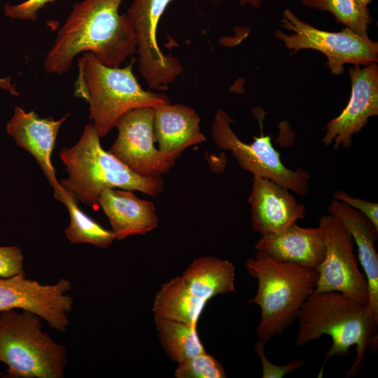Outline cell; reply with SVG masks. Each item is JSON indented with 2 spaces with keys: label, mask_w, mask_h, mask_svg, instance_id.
<instances>
[{
  "label": "cell",
  "mask_w": 378,
  "mask_h": 378,
  "mask_svg": "<svg viewBox=\"0 0 378 378\" xmlns=\"http://www.w3.org/2000/svg\"><path fill=\"white\" fill-rule=\"evenodd\" d=\"M172 1L133 0L126 14L136 36L139 71L148 87L157 91L167 90L183 70L176 57L163 53L157 40L159 21Z\"/></svg>",
  "instance_id": "obj_10"
},
{
  "label": "cell",
  "mask_w": 378,
  "mask_h": 378,
  "mask_svg": "<svg viewBox=\"0 0 378 378\" xmlns=\"http://www.w3.org/2000/svg\"><path fill=\"white\" fill-rule=\"evenodd\" d=\"M176 378H225L221 363L204 351L178 363L174 372Z\"/></svg>",
  "instance_id": "obj_25"
},
{
  "label": "cell",
  "mask_w": 378,
  "mask_h": 378,
  "mask_svg": "<svg viewBox=\"0 0 378 378\" xmlns=\"http://www.w3.org/2000/svg\"><path fill=\"white\" fill-rule=\"evenodd\" d=\"M42 319L24 310L0 313V362L8 378H63L66 347L43 330Z\"/></svg>",
  "instance_id": "obj_6"
},
{
  "label": "cell",
  "mask_w": 378,
  "mask_h": 378,
  "mask_svg": "<svg viewBox=\"0 0 378 378\" xmlns=\"http://www.w3.org/2000/svg\"><path fill=\"white\" fill-rule=\"evenodd\" d=\"M246 268L258 281L250 303L259 306L261 316L255 333L265 344L297 319L304 302L314 293L318 271L300 265L275 260L262 251L246 260Z\"/></svg>",
  "instance_id": "obj_5"
},
{
  "label": "cell",
  "mask_w": 378,
  "mask_h": 378,
  "mask_svg": "<svg viewBox=\"0 0 378 378\" xmlns=\"http://www.w3.org/2000/svg\"><path fill=\"white\" fill-rule=\"evenodd\" d=\"M265 343L259 340L254 348L261 361L262 378H282L305 363V360L293 359L284 365L273 364L265 354Z\"/></svg>",
  "instance_id": "obj_26"
},
{
  "label": "cell",
  "mask_w": 378,
  "mask_h": 378,
  "mask_svg": "<svg viewBox=\"0 0 378 378\" xmlns=\"http://www.w3.org/2000/svg\"><path fill=\"white\" fill-rule=\"evenodd\" d=\"M251 181L248 198L251 223L261 236L279 233L304 217V204L288 189L259 176H253Z\"/></svg>",
  "instance_id": "obj_15"
},
{
  "label": "cell",
  "mask_w": 378,
  "mask_h": 378,
  "mask_svg": "<svg viewBox=\"0 0 378 378\" xmlns=\"http://www.w3.org/2000/svg\"><path fill=\"white\" fill-rule=\"evenodd\" d=\"M301 4L311 9L328 11L337 21L362 36H368L372 21L368 7L356 0H302Z\"/></svg>",
  "instance_id": "obj_24"
},
{
  "label": "cell",
  "mask_w": 378,
  "mask_h": 378,
  "mask_svg": "<svg viewBox=\"0 0 378 378\" xmlns=\"http://www.w3.org/2000/svg\"><path fill=\"white\" fill-rule=\"evenodd\" d=\"M328 211L349 231L357 246L368 284V305L378 321V255L374 246L378 228L361 212L335 199L328 204Z\"/></svg>",
  "instance_id": "obj_18"
},
{
  "label": "cell",
  "mask_w": 378,
  "mask_h": 378,
  "mask_svg": "<svg viewBox=\"0 0 378 378\" xmlns=\"http://www.w3.org/2000/svg\"><path fill=\"white\" fill-rule=\"evenodd\" d=\"M239 2L241 6H249L253 8H258L262 0H239Z\"/></svg>",
  "instance_id": "obj_30"
},
{
  "label": "cell",
  "mask_w": 378,
  "mask_h": 378,
  "mask_svg": "<svg viewBox=\"0 0 378 378\" xmlns=\"http://www.w3.org/2000/svg\"><path fill=\"white\" fill-rule=\"evenodd\" d=\"M118 136L108 150L136 174L161 176L174 166L177 155L164 154L155 146L154 108L131 110L116 122Z\"/></svg>",
  "instance_id": "obj_11"
},
{
  "label": "cell",
  "mask_w": 378,
  "mask_h": 378,
  "mask_svg": "<svg viewBox=\"0 0 378 378\" xmlns=\"http://www.w3.org/2000/svg\"><path fill=\"white\" fill-rule=\"evenodd\" d=\"M99 204L110 222L115 239L144 235L158 226L154 204L139 198L130 190L104 189L100 193Z\"/></svg>",
  "instance_id": "obj_16"
},
{
  "label": "cell",
  "mask_w": 378,
  "mask_h": 378,
  "mask_svg": "<svg viewBox=\"0 0 378 378\" xmlns=\"http://www.w3.org/2000/svg\"><path fill=\"white\" fill-rule=\"evenodd\" d=\"M123 1L75 3L46 54V71L58 75L66 72L79 53L90 52L101 63L111 67H119L136 53V40L132 23L126 14L119 13Z\"/></svg>",
  "instance_id": "obj_1"
},
{
  "label": "cell",
  "mask_w": 378,
  "mask_h": 378,
  "mask_svg": "<svg viewBox=\"0 0 378 378\" xmlns=\"http://www.w3.org/2000/svg\"><path fill=\"white\" fill-rule=\"evenodd\" d=\"M71 283L60 279L54 284H41L27 279L25 272L0 279V312L20 309L31 312L51 328L65 332L74 300L68 293Z\"/></svg>",
  "instance_id": "obj_12"
},
{
  "label": "cell",
  "mask_w": 378,
  "mask_h": 378,
  "mask_svg": "<svg viewBox=\"0 0 378 378\" xmlns=\"http://www.w3.org/2000/svg\"><path fill=\"white\" fill-rule=\"evenodd\" d=\"M234 265L215 256L197 258L180 276L188 290L208 302L213 298L235 290Z\"/></svg>",
  "instance_id": "obj_20"
},
{
  "label": "cell",
  "mask_w": 378,
  "mask_h": 378,
  "mask_svg": "<svg viewBox=\"0 0 378 378\" xmlns=\"http://www.w3.org/2000/svg\"><path fill=\"white\" fill-rule=\"evenodd\" d=\"M206 302L195 297L176 276L161 284L156 292L152 311L155 316L197 326Z\"/></svg>",
  "instance_id": "obj_21"
},
{
  "label": "cell",
  "mask_w": 378,
  "mask_h": 378,
  "mask_svg": "<svg viewBox=\"0 0 378 378\" xmlns=\"http://www.w3.org/2000/svg\"><path fill=\"white\" fill-rule=\"evenodd\" d=\"M295 344L304 346L327 335L332 344L324 360L346 356L356 346V358L346 371L355 376L363 365L367 349H377V321L368 304L336 291L312 293L300 309Z\"/></svg>",
  "instance_id": "obj_2"
},
{
  "label": "cell",
  "mask_w": 378,
  "mask_h": 378,
  "mask_svg": "<svg viewBox=\"0 0 378 378\" xmlns=\"http://www.w3.org/2000/svg\"><path fill=\"white\" fill-rule=\"evenodd\" d=\"M59 202L66 206L69 214L70 222L64 234L71 243L89 244L106 248L115 240L112 230L105 229L80 209L76 197L71 190L64 188Z\"/></svg>",
  "instance_id": "obj_23"
},
{
  "label": "cell",
  "mask_w": 378,
  "mask_h": 378,
  "mask_svg": "<svg viewBox=\"0 0 378 378\" xmlns=\"http://www.w3.org/2000/svg\"><path fill=\"white\" fill-rule=\"evenodd\" d=\"M70 113L59 120L40 118L34 111H25L15 106L12 117L6 125V131L16 144L29 152L36 160L50 185L54 189V196L59 201L64 188L56 177L51 162V155L62 125Z\"/></svg>",
  "instance_id": "obj_14"
},
{
  "label": "cell",
  "mask_w": 378,
  "mask_h": 378,
  "mask_svg": "<svg viewBox=\"0 0 378 378\" xmlns=\"http://www.w3.org/2000/svg\"><path fill=\"white\" fill-rule=\"evenodd\" d=\"M318 227L326 250L317 268L318 276L313 293L336 291L368 304L367 281L358 269L350 233L330 214L322 216Z\"/></svg>",
  "instance_id": "obj_9"
},
{
  "label": "cell",
  "mask_w": 378,
  "mask_h": 378,
  "mask_svg": "<svg viewBox=\"0 0 378 378\" xmlns=\"http://www.w3.org/2000/svg\"><path fill=\"white\" fill-rule=\"evenodd\" d=\"M134 59L123 68L101 63L90 52L78 59L74 95L89 104V118L100 138L115 127L127 112L169 103L167 94L145 90L133 73Z\"/></svg>",
  "instance_id": "obj_4"
},
{
  "label": "cell",
  "mask_w": 378,
  "mask_h": 378,
  "mask_svg": "<svg viewBox=\"0 0 378 378\" xmlns=\"http://www.w3.org/2000/svg\"><path fill=\"white\" fill-rule=\"evenodd\" d=\"M233 122L234 120L225 111H217L211 128L217 147L230 151L239 167L253 176L272 180L296 195H307L311 178L308 171L300 167L291 169L285 166L270 136L261 133L251 144L242 141L231 127Z\"/></svg>",
  "instance_id": "obj_8"
},
{
  "label": "cell",
  "mask_w": 378,
  "mask_h": 378,
  "mask_svg": "<svg viewBox=\"0 0 378 378\" xmlns=\"http://www.w3.org/2000/svg\"><path fill=\"white\" fill-rule=\"evenodd\" d=\"M333 197L361 212L378 228V204L377 202L353 197L343 190L336 191Z\"/></svg>",
  "instance_id": "obj_29"
},
{
  "label": "cell",
  "mask_w": 378,
  "mask_h": 378,
  "mask_svg": "<svg viewBox=\"0 0 378 378\" xmlns=\"http://www.w3.org/2000/svg\"><path fill=\"white\" fill-rule=\"evenodd\" d=\"M59 156L68 174L60 185L95 211L100 208V193L106 188L136 190L153 197L164 189L162 176H139L105 150L92 124L85 125L77 143L62 148Z\"/></svg>",
  "instance_id": "obj_3"
},
{
  "label": "cell",
  "mask_w": 378,
  "mask_h": 378,
  "mask_svg": "<svg viewBox=\"0 0 378 378\" xmlns=\"http://www.w3.org/2000/svg\"><path fill=\"white\" fill-rule=\"evenodd\" d=\"M280 23L291 31L290 34L281 30L275 32L287 49L293 53L304 49L319 51L326 57L327 66L335 76L344 73L346 64L365 66L378 61V43L349 28L338 32L321 30L300 20L289 8L283 11Z\"/></svg>",
  "instance_id": "obj_7"
},
{
  "label": "cell",
  "mask_w": 378,
  "mask_h": 378,
  "mask_svg": "<svg viewBox=\"0 0 378 378\" xmlns=\"http://www.w3.org/2000/svg\"><path fill=\"white\" fill-rule=\"evenodd\" d=\"M359 4L365 7H368V5L371 4L373 0H356Z\"/></svg>",
  "instance_id": "obj_31"
},
{
  "label": "cell",
  "mask_w": 378,
  "mask_h": 378,
  "mask_svg": "<svg viewBox=\"0 0 378 378\" xmlns=\"http://www.w3.org/2000/svg\"><path fill=\"white\" fill-rule=\"evenodd\" d=\"M272 259L317 270L325 255V244L317 227L296 223L274 234L261 236L254 246Z\"/></svg>",
  "instance_id": "obj_17"
},
{
  "label": "cell",
  "mask_w": 378,
  "mask_h": 378,
  "mask_svg": "<svg viewBox=\"0 0 378 378\" xmlns=\"http://www.w3.org/2000/svg\"><path fill=\"white\" fill-rule=\"evenodd\" d=\"M160 342L169 358L178 364L205 351L197 326L154 316Z\"/></svg>",
  "instance_id": "obj_22"
},
{
  "label": "cell",
  "mask_w": 378,
  "mask_h": 378,
  "mask_svg": "<svg viewBox=\"0 0 378 378\" xmlns=\"http://www.w3.org/2000/svg\"><path fill=\"white\" fill-rule=\"evenodd\" d=\"M55 0H27L17 5L6 4L4 6L5 15L13 19L35 21L38 10L46 4Z\"/></svg>",
  "instance_id": "obj_28"
},
{
  "label": "cell",
  "mask_w": 378,
  "mask_h": 378,
  "mask_svg": "<svg viewBox=\"0 0 378 378\" xmlns=\"http://www.w3.org/2000/svg\"><path fill=\"white\" fill-rule=\"evenodd\" d=\"M201 119L191 107L167 103L154 108V139L164 154L177 155L204 142Z\"/></svg>",
  "instance_id": "obj_19"
},
{
  "label": "cell",
  "mask_w": 378,
  "mask_h": 378,
  "mask_svg": "<svg viewBox=\"0 0 378 378\" xmlns=\"http://www.w3.org/2000/svg\"><path fill=\"white\" fill-rule=\"evenodd\" d=\"M24 258L16 246H0V277H10L24 272Z\"/></svg>",
  "instance_id": "obj_27"
},
{
  "label": "cell",
  "mask_w": 378,
  "mask_h": 378,
  "mask_svg": "<svg viewBox=\"0 0 378 378\" xmlns=\"http://www.w3.org/2000/svg\"><path fill=\"white\" fill-rule=\"evenodd\" d=\"M351 96L341 113L326 124L322 138L325 146L337 150L347 148L353 136L360 132L371 117L378 115V66L372 63L349 69Z\"/></svg>",
  "instance_id": "obj_13"
}]
</instances>
